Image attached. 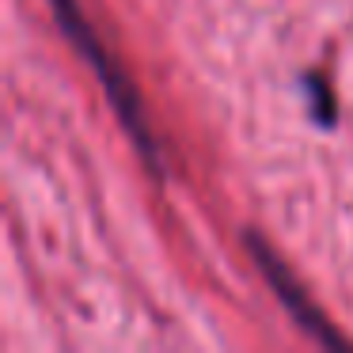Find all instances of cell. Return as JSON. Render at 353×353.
<instances>
[{
    "instance_id": "obj_1",
    "label": "cell",
    "mask_w": 353,
    "mask_h": 353,
    "mask_svg": "<svg viewBox=\"0 0 353 353\" xmlns=\"http://www.w3.org/2000/svg\"><path fill=\"white\" fill-rule=\"evenodd\" d=\"M50 8H54V19H57V27H61V34L72 42V46H77V54L84 57V65L92 69V77L99 80L103 95L110 99V107H114L122 130L130 133L133 148L141 152L148 175H152L156 183H163V156H160V145H156L152 130H148L145 103H141L133 80L114 65V57L107 54L99 31L92 27V19H84V12H80L77 0H50Z\"/></svg>"
},
{
    "instance_id": "obj_2",
    "label": "cell",
    "mask_w": 353,
    "mask_h": 353,
    "mask_svg": "<svg viewBox=\"0 0 353 353\" xmlns=\"http://www.w3.org/2000/svg\"><path fill=\"white\" fill-rule=\"evenodd\" d=\"M243 247H247V254H251L254 270L266 277V285L274 289V296L281 300V307L292 315V323H296L300 330H307V334H312L319 345H327V350H342L345 338L338 334V330L327 323V315L312 304V296H307L304 285L296 281V274L285 266L281 254H277L274 247L259 236V232H243Z\"/></svg>"
},
{
    "instance_id": "obj_3",
    "label": "cell",
    "mask_w": 353,
    "mask_h": 353,
    "mask_svg": "<svg viewBox=\"0 0 353 353\" xmlns=\"http://www.w3.org/2000/svg\"><path fill=\"white\" fill-rule=\"evenodd\" d=\"M300 88H304V95H307V107H312V118H315V125H323V130H330L334 125V95H330V88L323 84L319 77H304L300 80Z\"/></svg>"
}]
</instances>
